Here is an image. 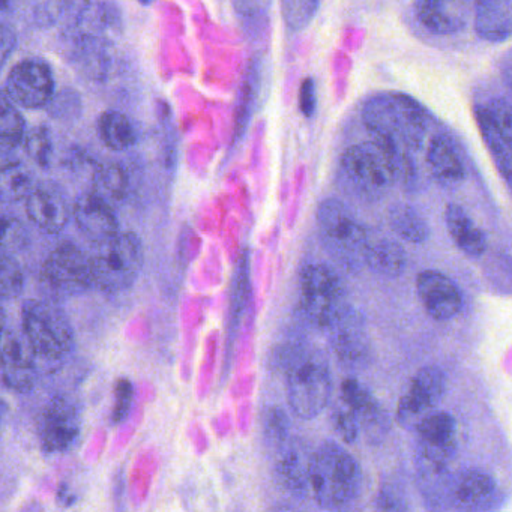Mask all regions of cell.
I'll return each instance as SVG.
<instances>
[{"label": "cell", "instance_id": "obj_1", "mask_svg": "<svg viewBox=\"0 0 512 512\" xmlns=\"http://www.w3.org/2000/svg\"><path fill=\"white\" fill-rule=\"evenodd\" d=\"M278 365L286 379L290 410L301 419L319 416L332 395V374L325 353L304 341H295L281 350Z\"/></svg>", "mask_w": 512, "mask_h": 512}, {"label": "cell", "instance_id": "obj_2", "mask_svg": "<svg viewBox=\"0 0 512 512\" xmlns=\"http://www.w3.org/2000/svg\"><path fill=\"white\" fill-rule=\"evenodd\" d=\"M362 121L377 139L421 151L431 128L428 110L410 95L386 91L371 95L362 107Z\"/></svg>", "mask_w": 512, "mask_h": 512}, {"label": "cell", "instance_id": "obj_3", "mask_svg": "<svg viewBox=\"0 0 512 512\" xmlns=\"http://www.w3.org/2000/svg\"><path fill=\"white\" fill-rule=\"evenodd\" d=\"M338 182L347 196L364 203L385 199L397 184L388 146L374 137L344 151L338 166Z\"/></svg>", "mask_w": 512, "mask_h": 512}, {"label": "cell", "instance_id": "obj_4", "mask_svg": "<svg viewBox=\"0 0 512 512\" xmlns=\"http://www.w3.org/2000/svg\"><path fill=\"white\" fill-rule=\"evenodd\" d=\"M362 470L343 446L325 442L311 454L310 490L322 509H343L359 496Z\"/></svg>", "mask_w": 512, "mask_h": 512}, {"label": "cell", "instance_id": "obj_5", "mask_svg": "<svg viewBox=\"0 0 512 512\" xmlns=\"http://www.w3.org/2000/svg\"><path fill=\"white\" fill-rule=\"evenodd\" d=\"M317 230L332 260L350 274L367 268L370 238L352 211L338 199L323 200L317 209Z\"/></svg>", "mask_w": 512, "mask_h": 512}, {"label": "cell", "instance_id": "obj_6", "mask_svg": "<svg viewBox=\"0 0 512 512\" xmlns=\"http://www.w3.org/2000/svg\"><path fill=\"white\" fill-rule=\"evenodd\" d=\"M94 286L106 295L130 289L145 263L143 244L133 232H118L94 244L91 253Z\"/></svg>", "mask_w": 512, "mask_h": 512}, {"label": "cell", "instance_id": "obj_7", "mask_svg": "<svg viewBox=\"0 0 512 512\" xmlns=\"http://www.w3.org/2000/svg\"><path fill=\"white\" fill-rule=\"evenodd\" d=\"M22 331L38 358L58 362L73 353V325L52 299H29L22 305Z\"/></svg>", "mask_w": 512, "mask_h": 512}, {"label": "cell", "instance_id": "obj_8", "mask_svg": "<svg viewBox=\"0 0 512 512\" xmlns=\"http://www.w3.org/2000/svg\"><path fill=\"white\" fill-rule=\"evenodd\" d=\"M301 308L311 325L326 329L347 307L346 287L340 275L325 263L304 266L299 278Z\"/></svg>", "mask_w": 512, "mask_h": 512}, {"label": "cell", "instance_id": "obj_9", "mask_svg": "<svg viewBox=\"0 0 512 512\" xmlns=\"http://www.w3.org/2000/svg\"><path fill=\"white\" fill-rule=\"evenodd\" d=\"M41 289L52 301L76 298L94 286L91 256L73 242H64L44 260Z\"/></svg>", "mask_w": 512, "mask_h": 512}, {"label": "cell", "instance_id": "obj_10", "mask_svg": "<svg viewBox=\"0 0 512 512\" xmlns=\"http://www.w3.org/2000/svg\"><path fill=\"white\" fill-rule=\"evenodd\" d=\"M325 331L341 365L349 370L368 367L373 359V343L361 311L349 305Z\"/></svg>", "mask_w": 512, "mask_h": 512}, {"label": "cell", "instance_id": "obj_11", "mask_svg": "<svg viewBox=\"0 0 512 512\" xmlns=\"http://www.w3.org/2000/svg\"><path fill=\"white\" fill-rule=\"evenodd\" d=\"M80 430L82 412L73 397L58 394L47 401L38 422V437L44 452L62 454L70 451L79 440Z\"/></svg>", "mask_w": 512, "mask_h": 512}, {"label": "cell", "instance_id": "obj_12", "mask_svg": "<svg viewBox=\"0 0 512 512\" xmlns=\"http://www.w3.org/2000/svg\"><path fill=\"white\" fill-rule=\"evenodd\" d=\"M4 94L22 109H43L55 97V77L46 62L25 59L11 68L5 80Z\"/></svg>", "mask_w": 512, "mask_h": 512}, {"label": "cell", "instance_id": "obj_13", "mask_svg": "<svg viewBox=\"0 0 512 512\" xmlns=\"http://www.w3.org/2000/svg\"><path fill=\"white\" fill-rule=\"evenodd\" d=\"M445 392L446 376L442 368L434 365L421 368L398 403V422L409 430H416L422 419L436 410Z\"/></svg>", "mask_w": 512, "mask_h": 512}, {"label": "cell", "instance_id": "obj_14", "mask_svg": "<svg viewBox=\"0 0 512 512\" xmlns=\"http://www.w3.org/2000/svg\"><path fill=\"white\" fill-rule=\"evenodd\" d=\"M62 52L65 59L86 79L103 82L112 70L110 40L82 34L76 29L62 32Z\"/></svg>", "mask_w": 512, "mask_h": 512}, {"label": "cell", "instance_id": "obj_15", "mask_svg": "<svg viewBox=\"0 0 512 512\" xmlns=\"http://www.w3.org/2000/svg\"><path fill=\"white\" fill-rule=\"evenodd\" d=\"M457 421L451 413L434 410L416 428L418 446L424 460L437 470H445L458 451Z\"/></svg>", "mask_w": 512, "mask_h": 512}, {"label": "cell", "instance_id": "obj_16", "mask_svg": "<svg viewBox=\"0 0 512 512\" xmlns=\"http://www.w3.org/2000/svg\"><path fill=\"white\" fill-rule=\"evenodd\" d=\"M476 4L478 0H415L416 19L430 34L451 37L467 28Z\"/></svg>", "mask_w": 512, "mask_h": 512}, {"label": "cell", "instance_id": "obj_17", "mask_svg": "<svg viewBox=\"0 0 512 512\" xmlns=\"http://www.w3.org/2000/svg\"><path fill=\"white\" fill-rule=\"evenodd\" d=\"M35 353L25 334L11 331L4 323L2 332V379L5 385L17 392H29L37 382Z\"/></svg>", "mask_w": 512, "mask_h": 512}, {"label": "cell", "instance_id": "obj_18", "mask_svg": "<svg viewBox=\"0 0 512 512\" xmlns=\"http://www.w3.org/2000/svg\"><path fill=\"white\" fill-rule=\"evenodd\" d=\"M26 214L41 232L58 235L70 223L73 208L61 188L44 184L37 185L26 197Z\"/></svg>", "mask_w": 512, "mask_h": 512}, {"label": "cell", "instance_id": "obj_19", "mask_svg": "<svg viewBox=\"0 0 512 512\" xmlns=\"http://www.w3.org/2000/svg\"><path fill=\"white\" fill-rule=\"evenodd\" d=\"M416 292L428 316L434 320H451L463 307V298L454 281L434 269H427L418 275Z\"/></svg>", "mask_w": 512, "mask_h": 512}, {"label": "cell", "instance_id": "obj_20", "mask_svg": "<svg viewBox=\"0 0 512 512\" xmlns=\"http://www.w3.org/2000/svg\"><path fill=\"white\" fill-rule=\"evenodd\" d=\"M341 401L355 413L361 431L370 442H380L388 431L389 422L385 410L380 406L370 389L355 377L341 383Z\"/></svg>", "mask_w": 512, "mask_h": 512}, {"label": "cell", "instance_id": "obj_21", "mask_svg": "<svg viewBox=\"0 0 512 512\" xmlns=\"http://www.w3.org/2000/svg\"><path fill=\"white\" fill-rule=\"evenodd\" d=\"M73 217L80 232L94 244L119 232V220L112 203L95 191L80 194L73 205Z\"/></svg>", "mask_w": 512, "mask_h": 512}, {"label": "cell", "instance_id": "obj_22", "mask_svg": "<svg viewBox=\"0 0 512 512\" xmlns=\"http://www.w3.org/2000/svg\"><path fill=\"white\" fill-rule=\"evenodd\" d=\"M67 28L110 40L121 32L122 13L112 0H83L68 20Z\"/></svg>", "mask_w": 512, "mask_h": 512}, {"label": "cell", "instance_id": "obj_23", "mask_svg": "<svg viewBox=\"0 0 512 512\" xmlns=\"http://www.w3.org/2000/svg\"><path fill=\"white\" fill-rule=\"evenodd\" d=\"M310 461L304 446L289 442L277 449L275 475L278 484L295 499H305L310 490Z\"/></svg>", "mask_w": 512, "mask_h": 512}, {"label": "cell", "instance_id": "obj_24", "mask_svg": "<svg viewBox=\"0 0 512 512\" xmlns=\"http://www.w3.org/2000/svg\"><path fill=\"white\" fill-rule=\"evenodd\" d=\"M427 164L434 181L448 190H454L466 179L463 160L445 134H436L428 143Z\"/></svg>", "mask_w": 512, "mask_h": 512}, {"label": "cell", "instance_id": "obj_25", "mask_svg": "<svg viewBox=\"0 0 512 512\" xmlns=\"http://www.w3.org/2000/svg\"><path fill=\"white\" fill-rule=\"evenodd\" d=\"M497 484L493 476L481 469H464L455 476L451 493L458 508L484 509L493 502Z\"/></svg>", "mask_w": 512, "mask_h": 512}, {"label": "cell", "instance_id": "obj_26", "mask_svg": "<svg viewBox=\"0 0 512 512\" xmlns=\"http://www.w3.org/2000/svg\"><path fill=\"white\" fill-rule=\"evenodd\" d=\"M475 31L488 43H503L512 37V0H478Z\"/></svg>", "mask_w": 512, "mask_h": 512}, {"label": "cell", "instance_id": "obj_27", "mask_svg": "<svg viewBox=\"0 0 512 512\" xmlns=\"http://www.w3.org/2000/svg\"><path fill=\"white\" fill-rule=\"evenodd\" d=\"M445 223L455 245L464 254L473 259L484 256L488 247L487 236L473 223L472 218L460 205L449 203L446 206Z\"/></svg>", "mask_w": 512, "mask_h": 512}, {"label": "cell", "instance_id": "obj_28", "mask_svg": "<svg viewBox=\"0 0 512 512\" xmlns=\"http://www.w3.org/2000/svg\"><path fill=\"white\" fill-rule=\"evenodd\" d=\"M473 115H475L476 125H478L482 140H484L500 176L508 185L509 190L512 191V149L500 137L496 122H494L493 115H491L487 106H475Z\"/></svg>", "mask_w": 512, "mask_h": 512}, {"label": "cell", "instance_id": "obj_29", "mask_svg": "<svg viewBox=\"0 0 512 512\" xmlns=\"http://www.w3.org/2000/svg\"><path fill=\"white\" fill-rule=\"evenodd\" d=\"M26 122L22 113L16 109V104L2 95L0 103V146H2V167L8 164L20 163L16 160V151L25 145Z\"/></svg>", "mask_w": 512, "mask_h": 512}, {"label": "cell", "instance_id": "obj_30", "mask_svg": "<svg viewBox=\"0 0 512 512\" xmlns=\"http://www.w3.org/2000/svg\"><path fill=\"white\" fill-rule=\"evenodd\" d=\"M407 253L394 239L370 242L367 268L385 278H397L406 271Z\"/></svg>", "mask_w": 512, "mask_h": 512}, {"label": "cell", "instance_id": "obj_31", "mask_svg": "<svg viewBox=\"0 0 512 512\" xmlns=\"http://www.w3.org/2000/svg\"><path fill=\"white\" fill-rule=\"evenodd\" d=\"M392 230L410 244H424L430 238V226L413 206L395 203L388 214Z\"/></svg>", "mask_w": 512, "mask_h": 512}, {"label": "cell", "instance_id": "obj_32", "mask_svg": "<svg viewBox=\"0 0 512 512\" xmlns=\"http://www.w3.org/2000/svg\"><path fill=\"white\" fill-rule=\"evenodd\" d=\"M236 19L251 40H262L269 29L272 0H232Z\"/></svg>", "mask_w": 512, "mask_h": 512}, {"label": "cell", "instance_id": "obj_33", "mask_svg": "<svg viewBox=\"0 0 512 512\" xmlns=\"http://www.w3.org/2000/svg\"><path fill=\"white\" fill-rule=\"evenodd\" d=\"M98 133L104 145L112 151H125L136 143V130L130 118L116 110H109L100 116Z\"/></svg>", "mask_w": 512, "mask_h": 512}, {"label": "cell", "instance_id": "obj_34", "mask_svg": "<svg viewBox=\"0 0 512 512\" xmlns=\"http://www.w3.org/2000/svg\"><path fill=\"white\" fill-rule=\"evenodd\" d=\"M98 196L116 205L127 199L130 191V178L127 170L118 163H107L94 173V190Z\"/></svg>", "mask_w": 512, "mask_h": 512}, {"label": "cell", "instance_id": "obj_35", "mask_svg": "<svg viewBox=\"0 0 512 512\" xmlns=\"http://www.w3.org/2000/svg\"><path fill=\"white\" fill-rule=\"evenodd\" d=\"M260 74H262L260 58L254 56L250 65H248L244 82H242L241 94H239L238 113H236V139H242L248 124H250L251 116H253L254 104H256L257 95H259Z\"/></svg>", "mask_w": 512, "mask_h": 512}, {"label": "cell", "instance_id": "obj_36", "mask_svg": "<svg viewBox=\"0 0 512 512\" xmlns=\"http://www.w3.org/2000/svg\"><path fill=\"white\" fill-rule=\"evenodd\" d=\"M248 293H250V262H248V253L245 251L244 257L236 269L235 280H233L232 299H230V338L227 340V344L233 343L232 337L235 335L239 319L244 313Z\"/></svg>", "mask_w": 512, "mask_h": 512}, {"label": "cell", "instance_id": "obj_37", "mask_svg": "<svg viewBox=\"0 0 512 512\" xmlns=\"http://www.w3.org/2000/svg\"><path fill=\"white\" fill-rule=\"evenodd\" d=\"M34 178L31 172L22 166V163L8 164L2 167V200L4 202H19L34 190Z\"/></svg>", "mask_w": 512, "mask_h": 512}, {"label": "cell", "instance_id": "obj_38", "mask_svg": "<svg viewBox=\"0 0 512 512\" xmlns=\"http://www.w3.org/2000/svg\"><path fill=\"white\" fill-rule=\"evenodd\" d=\"M79 4V0H38L32 7V22L38 28L58 25L62 20H70Z\"/></svg>", "mask_w": 512, "mask_h": 512}, {"label": "cell", "instance_id": "obj_39", "mask_svg": "<svg viewBox=\"0 0 512 512\" xmlns=\"http://www.w3.org/2000/svg\"><path fill=\"white\" fill-rule=\"evenodd\" d=\"M322 0H280L281 14L287 28L293 32H301L307 28L317 11Z\"/></svg>", "mask_w": 512, "mask_h": 512}, {"label": "cell", "instance_id": "obj_40", "mask_svg": "<svg viewBox=\"0 0 512 512\" xmlns=\"http://www.w3.org/2000/svg\"><path fill=\"white\" fill-rule=\"evenodd\" d=\"M47 113L55 121L73 124V122L79 121L82 118V97L74 89H64V91L58 92L52 98L49 106H47Z\"/></svg>", "mask_w": 512, "mask_h": 512}, {"label": "cell", "instance_id": "obj_41", "mask_svg": "<svg viewBox=\"0 0 512 512\" xmlns=\"http://www.w3.org/2000/svg\"><path fill=\"white\" fill-rule=\"evenodd\" d=\"M25 287V272L11 254L0 256V295L5 301L19 298Z\"/></svg>", "mask_w": 512, "mask_h": 512}, {"label": "cell", "instance_id": "obj_42", "mask_svg": "<svg viewBox=\"0 0 512 512\" xmlns=\"http://www.w3.org/2000/svg\"><path fill=\"white\" fill-rule=\"evenodd\" d=\"M263 434L266 442L274 449H280L290 440V421L280 407H269L263 415Z\"/></svg>", "mask_w": 512, "mask_h": 512}, {"label": "cell", "instance_id": "obj_43", "mask_svg": "<svg viewBox=\"0 0 512 512\" xmlns=\"http://www.w3.org/2000/svg\"><path fill=\"white\" fill-rule=\"evenodd\" d=\"M488 284L502 295H512V257L494 254L484 268Z\"/></svg>", "mask_w": 512, "mask_h": 512}, {"label": "cell", "instance_id": "obj_44", "mask_svg": "<svg viewBox=\"0 0 512 512\" xmlns=\"http://www.w3.org/2000/svg\"><path fill=\"white\" fill-rule=\"evenodd\" d=\"M25 151L28 157L34 161L37 166L46 167L50 166L52 160L53 143L50 131L46 127L34 128L25 139Z\"/></svg>", "mask_w": 512, "mask_h": 512}, {"label": "cell", "instance_id": "obj_45", "mask_svg": "<svg viewBox=\"0 0 512 512\" xmlns=\"http://www.w3.org/2000/svg\"><path fill=\"white\" fill-rule=\"evenodd\" d=\"M29 244V233L25 224L16 217L4 215L2 217V253L14 254L25 250Z\"/></svg>", "mask_w": 512, "mask_h": 512}, {"label": "cell", "instance_id": "obj_46", "mask_svg": "<svg viewBox=\"0 0 512 512\" xmlns=\"http://www.w3.org/2000/svg\"><path fill=\"white\" fill-rule=\"evenodd\" d=\"M331 421L335 433H337L338 437L344 440V442L355 443L356 440L359 439V434L362 433L361 425H359L355 413H353L343 401L332 410Z\"/></svg>", "mask_w": 512, "mask_h": 512}, {"label": "cell", "instance_id": "obj_47", "mask_svg": "<svg viewBox=\"0 0 512 512\" xmlns=\"http://www.w3.org/2000/svg\"><path fill=\"white\" fill-rule=\"evenodd\" d=\"M113 398L115 400H113L112 419L115 424H119L128 418L134 403V386L130 379L121 377L116 380Z\"/></svg>", "mask_w": 512, "mask_h": 512}, {"label": "cell", "instance_id": "obj_48", "mask_svg": "<svg viewBox=\"0 0 512 512\" xmlns=\"http://www.w3.org/2000/svg\"><path fill=\"white\" fill-rule=\"evenodd\" d=\"M487 107L493 115L500 137L512 149V103L502 98H494Z\"/></svg>", "mask_w": 512, "mask_h": 512}, {"label": "cell", "instance_id": "obj_49", "mask_svg": "<svg viewBox=\"0 0 512 512\" xmlns=\"http://www.w3.org/2000/svg\"><path fill=\"white\" fill-rule=\"evenodd\" d=\"M299 109L305 118H313L317 109V91L316 83L311 77L302 82L301 89H299Z\"/></svg>", "mask_w": 512, "mask_h": 512}, {"label": "cell", "instance_id": "obj_50", "mask_svg": "<svg viewBox=\"0 0 512 512\" xmlns=\"http://www.w3.org/2000/svg\"><path fill=\"white\" fill-rule=\"evenodd\" d=\"M377 508L383 509V511H406L409 506L404 503L401 496H398L391 488H383L377 496Z\"/></svg>", "mask_w": 512, "mask_h": 512}, {"label": "cell", "instance_id": "obj_51", "mask_svg": "<svg viewBox=\"0 0 512 512\" xmlns=\"http://www.w3.org/2000/svg\"><path fill=\"white\" fill-rule=\"evenodd\" d=\"M17 35L13 28L5 25L2 26V44H0V52H2V62H7L10 55H13L16 49Z\"/></svg>", "mask_w": 512, "mask_h": 512}, {"label": "cell", "instance_id": "obj_52", "mask_svg": "<svg viewBox=\"0 0 512 512\" xmlns=\"http://www.w3.org/2000/svg\"><path fill=\"white\" fill-rule=\"evenodd\" d=\"M502 79L503 83L506 85V88H508V91L511 92L512 95V61H509L508 64L503 65Z\"/></svg>", "mask_w": 512, "mask_h": 512}]
</instances>
